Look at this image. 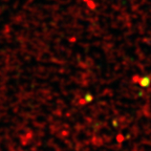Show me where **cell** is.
I'll use <instances>...</instances> for the list:
<instances>
[{
  "instance_id": "6da1fadb",
  "label": "cell",
  "mask_w": 151,
  "mask_h": 151,
  "mask_svg": "<svg viewBox=\"0 0 151 151\" xmlns=\"http://www.w3.org/2000/svg\"><path fill=\"white\" fill-rule=\"evenodd\" d=\"M151 83V80L150 78H149L148 76H145V77H143L141 80V85L143 86V87H147V86H149Z\"/></svg>"
},
{
  "instance_id": "7a4b0ae2",
  "label": "cell",
  "mask_w": 151,
  "mask_h": 151,
  "mask_svg": "<svg viewBox=\"0 0 151 151\" xmlns=\"http://www.w3.org/2000/svg\"><path fill=\"white\" fill-rule=\"evenodd\" d=\"M85 98H86V99H87V100H89V101H90V100H91V99H92V97H91V96H90V95H89V93H86V96H85ZM89 101H88V102H89Z\"/></svg>"
}]
</instances>
